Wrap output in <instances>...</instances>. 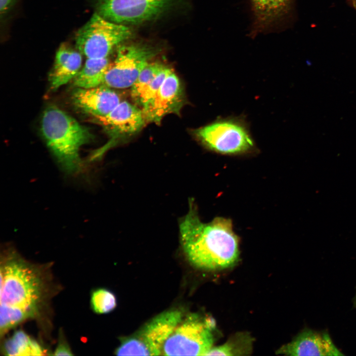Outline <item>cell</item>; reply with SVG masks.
<instances>
[{
  "mask_svg": "<svg viewBox=\"0 0 356 356\" xmlns=\"http://www.w3.org/2000/svg\"><path fill=\"white\" fill-rule=\"evenodd\" d=\"M115 354L118 356H152L150 349L136 335L122 341Z\"/></svg>",
  "mask_w": 356,
  "mask_h": 356,
  "instance_id": "44dd1931",
  "label": "cell"
},
{
  "mask_svg": "<svg viewBox=\"0 0 356 356\" xmlns=\"http://www.w3.org/2000/svg\"><path fill=\"white\" fill-rule=\"evenodd\" d=\"M183 318L178 310L162 312L146 324L136 335L150 349L152 356L162 355L164 344Z\"/></svg>",
  "mask_w": 356,
  "mask_h": 356,
  "instance_id": "5bb4252c",
  "label": "cell"
},
{
  "mask_svg": "<svg viewBox=\"0 0 356 356\" xmlns=\"http://www.w3.org/2000/svg\"><path fill=\"white\" fill-rule=\"evenodd\" d=\"M0 272L2 336L24 320L39 314L49 288L44 268L25 260L12 248L4 250Z\"/></svg>",
  "mask_w": 356,
  "mask_h": 356,
  "instance_id": "6da1fadb",
  "label": "cell"
},
{
  "mask_svg": "<svg viewBox=\"0 0 356 356\" xmlns=\"http://www.w3.org/2000/svg\"><path fill=\"white\" fill-rule=\"evenodd\" d=\"M179 223L181 245L189 262L195 267L216 270L229 267L239 258V240L231 221L217 217L202 222L193 201Z\"/></svg>",
  "mask_w": 356,
  "mask_h": 356,
  "instance_id": "7a4b0ae2",
  "label": "cell"
},
{
  "mask_svg": "<svg viewBox=\"0 0 356 356\" xmlns=\"http://www.w3.org/2000/svg\"><path fill=\"white\" fill-rule=\"evenodd\" d=\"M110 62L108 58H87L83 67L73 79L77 88H91L103 85Z\"/></svg>",
  "mask_w": 356,
  "mask_h": 356,
  "instance_id": "2e32d148",
  "label": "cell"
},
{
  "mask_svg": "<svg viewBox=\"0 0 356 356\" xmlns=\"http://www.w3.org/2000/svg\"><path fill=\"white\" fill-rule=\"evenodd\" d=\"M55 356H72V354L70 348L67 342L63 338H60L58 344L54 352Z\"/></svg>",
  "mask_w": 356,
  "mask_h": 356,
  "instance_id": "603a6c76",
  "label": "cell"
},
{
  "mask_svg": "<svg viewBox=\"0 0 356 356\" xmlns=\"http://www.w3.org/2000/svg\"><path fill=\"white\" fill-rule=\"evenodd\" d=\"M197 139L207 149L225 155L254 153L257 148L244 116L218 118L194 131Z\"/></svg>",
  "mask_w": 356,
  "mask_h": 356,
  "instance_id": "277c9868",
  "label": "cell"
},
{
  "mask_svg": "<svg viewBox=\"0 0 356 356\" xmlns=\"http://www.w3.org/2000/svg\"><path fill=\"white\" fill-rule=\"evenodd\" d=\"M171 70L170 68L165 66L134 100L135 102L142 108L145 107L155 95L165 79Z\"/></svg>",
  "mask_w": 356,
  "mask_h": 356,
  "instance_id": "7402d4cb",
  "label": "cell"
},
{
  "mask_svg": "<svg viewBox=\"0 0 356 356\" xmlns=\"http://www.w3.org/2000/svg\"><path fill=\"white\" fill-rule=\"evenodd\" d=\"M82 63V53L67 44L60 45L57 50L53 67L49 75L50 89L56 90L68 83L77 75Z\"/></svg>",
  "mask_w": 356,
  "mask_h": 356,
  "instance_id": "9a60e30c",
  "label": "cell"
},
{
  "mask_svg": "<svg viewBox=\"0 0 356 356\" xmlns=\"http://www.w3.org/2000/svg\"><path fill=\"white\" fill-rule=\"evenodd\" d=\"M15 0H0V11L1 13L5 12L12 5Z\"/></svg>",
  "mask_w": 356,
  "mask_h": 356,
  "instance_id": "cb8c5ba5",
  "label": "cell"
},
{
  "mask_svg": "<svg viewBox=\"0 0 356 356\" xmlns=\"http://www.w3.org/2000/svg\"><path fill=\"white\" fill-rule=\"evenodd\" d=\"M94 118L114 138L135 134L146 121L142 109L127 101H121L107 115Z\"/></svg>",
  "mask_w": 356,
  "mask_h": 356,
  "instance_id": "8fae6325",
  "label": "cell"
},
{
  "mask_svg": "<svg viewBox=\"0 0 356 356\" xmlns=\"http://www.w3.org/2000/svg\"><path fill=\"white\" fill-rule=\"evenodd\" d=\"M72 98L77 107L93 117L107 115L121 102L118 94L104 85L87 89L77 88Z\"/></svg>",
  "mask_w": 356,
  "mask_h": 356,
  "instance_id": "4fadbf2b",
  "label": "cell"
},
{
  "mask_svg": "<svg viewBox=\"0 0 356 356\" xmlns=\"http://www.w3.org/2000/svg\"><path fill=\"white\" fill-rule=\"evenodd\" d=\"M131 35L126 25L111 21L95 13L77 32L76 46L87 58H107L114 47Z\"/></svg>",
  "mask_w": 356,
  "mask_h": 356,
  "instance_id": "8992f818",
  "label": "cell"
},
{
  "mask_svg": "<svg viewBox=\"0 0 356 356\" xmlns=\"http://www.w3.org/2000/svg\"><path fill=\"white\" fill-rule=\"evenodd\" d=\"M165 66L158 63H149L144 68L131 87V95L134 100L151 83Z\"/></svg>",
  "mask_w": 356,
  "mask_h": 356,
  "instance_id": "ffe728a7",
  "label": "cell"
},
{
  "mask_svg": "<svg viewBox=\"0 0 356 356\" xmlns=\"http://www.w3.org/2000/svg\"><path fill=\"white\" fill-rule=\"evenodd\" d=\"M182 103L180 82L171 70L155 95L142 110L146 121L159 124L165 115L178 113Z\"/></svg>",
  "mask_w": 356,
  "mask_h": 356,
  "instance_id": "30bf717a",
  "label": "cell"
},
{
  "mask_svg": "<svg viewBox=\"0 0 356 356\" xmlns=\"http://www.w3.org/2000/svg\"><path fill=\"white\" fill-rule=\"evenodd\" d=\"M45 143L61 169L73 177L86 176L87 166L82 160L81 147L89 141L91 134L74 118L55 106L45 109L41 120Z\"/></svg>",
  "mask_w": 356,
  "mask_h": 356,
  "instance_id": "3957f363",
  "label": "cell"
},
{
  "mask_svg": "<svg viewBox=\"0 0 356 356\" xmlns=\"http://www.w3.org/2000/svg\"><path fill=\"white\" fill-rule=\"evenodd\" d=\"M253 339L245 333H238L222 345L212 347L205 356H246L252 352Z\"/></svg>",
  "mask_w": 356,
  "mask_h": 356,
  "instance_id": "ac0fdd59",
  "label": "cell"
},
{
  "mask_svg": "<svg viewBox=\"0 0 356 356\" xmlns=\"http://www.w3.org/2000/svg\"><path fill=\"white\" fill-rule=\"evenodd\" d=\"M276 354L288 356H343L327 333L304 330L291 342L283 345Z\"/></svg>",
  "mask_w": 356,
  "mask_h": 356,
  "instance_id": "7c38bea8",
  "label": "cell"
},
{
  "mask_svg": "<svg viewBox=\"0 0 356 356\" xmlns=\"http://www.w3.org/2000/svg\"><path fill=\"white\" fill-rule=\"evenodd\" d=\"M171 0H98V13L111 21L127 24L158 16Z\"/></svg>",
  "mask_w": 356,
  "mask_h": 356,
  "instance_id": "ba28073f",
  "label": "cell"
},
{
  "mask_svg": "<svg viewBox=\"0 0 356 356\" xmlns=\"http://www.w3.org/2000/svg\"><path fill=\"white\" fill-rule=\"evenodd\" d=\"M215 321L190 313L182 319L163 348L164 356H205L213 347Z\"/></svg>",
  "mask_w": 356,
  "mask_h": 356,
  "instance_id": "5b68a950",
  "label": "cell"
},
{
  "mask_svg": "<svg viewBox=\"0 0 356 356\" xmlns=\"http://www.w3.org/2000/svg\"><path fill=\"white\" fill-rule=\"evenodd\" d=\"M251 14L249 36L280 32L284 27L293 0H246Z\"/></svg>",
  "mask_w": 356,
  "mask_h": 356,
  "instance_id": "9c48e42d",
  "label": "cell"
},
{
  "mask_svg": "<svg viewBox=\"0 0 356 356\" xmlns=\"http://www.w3.org/2000/svg\"><path fill=\"white\" fill-rule=\"evenodd\" d=\"M154 55V50L142 45L120 46L106 72L103 85L116 89L131 88Z\"/></svg>",
  "mask_w": 356,
  "mask_h": 356,
  "instance_id": "52a82bcc",
  "label": "cell"
},
{
  "mask_svg": "<svg viewBox=\"0 0 356 356\" xmlns=\"http://www.w3.org/2000/svg\"><path fill=\"white\" fill-rule=\"evenodd\" d=\"M90 305L93 311L99 314L111 312L116 306V299L111 291L100 288L93 291L91 295Z\"/></svg>",
  "mask_w": 356,
  "mask_h": 356,
  "instance_id": "d6986e66",
  "label": "cell"
},
{
  "mask_svg": "<svg viewBox=\"0 0 356 356\" xmlns=\"http://www.w3.org/2000/svg\"><path fill=\"white\" fill-rule=\"evenodd\" d=\"M2 352L7 356H41L45 349L22 330L14 332L4 342Z\"/></svg>",
  "mask_w": 356,
  "mask_h": 356,
  "instance_id": "e0dca14e",
  "label": "cell"
}]
</instances>
